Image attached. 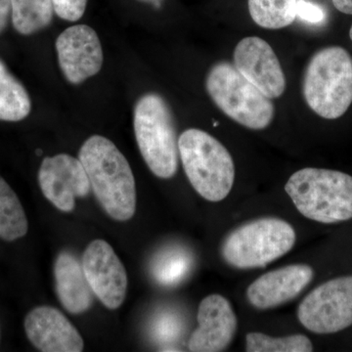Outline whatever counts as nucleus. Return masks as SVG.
Wrapping results in <instances>:
<instances>
[{
    "label": "nucleus",
    "mask_w": 352,
    "mask_h": 352,
    "mask_svg": "<svg viewBox=\"0 0 352 352\" xmlns=\"http://www.w3.org/2000/svg\"><path fill=\"white\" fill-rule=\"evenodd\" d=\"M91 189L109 217L126 221L136 210V186L126 157L112 141L100 135L87 139L78 154Z\"/></svg>",
    "instance_id": "1"
},
{
    "label": "nucleus",
    "mask_w": 352,
    "mask_h": 352,
    "mask_svg": "<svg viewBox=\"0 0 352 352\" xmlns=\"http://www.w3.org/2000/svg\"><path fill=\"white\" fill-rule=\"evenodd\" d=\"M60 68L74 85L85 82L99 73L103 64V51L96 32L87 25L65 30L56 41Z\"/></svg>",
    "instance_id": "12"
},
{
    "label": "nucleus",
    "mask_w": 352,
    "mask_h": 352,
    "mask_svg": "<svg viewBox=\"0 0 352 352\" xmlns=\"http://www.w3.org/2000/svg\"><path fill=\"white\" fill-rule=\"evenodd\" d=\"M10 10L11 0H0V32L6 29Z\"/></svg>",
    "instance_id": "25"
},
{
    "label": "nucleus",
    "mask_w": 352,
    "mask_h": 352,
    "mask_svg": "<svg viewBox=\"0 0 352 352\" xmlns=\"http://www.w3.org/2000/svg\"><path fill=\"white\" fill-rule=\"evenodd\" d=\"M53 11L51 0H11L14 28L22 34H32L47 27Z\"/></svg>",
    "instance_id": "20"
},
{
    "label": "nucleus",
    "mask_w": 352,
    "mask_h": 352,
    "mask_svg": "<svg viewBox=\"0 0 352 352\" xmlns=\"http://www.w3.org/2000/svg\"><path fill=\"white\" fill-rule=\"evenodd\" d=\"M296 16L309 23H320L325 18V14L320 7L305 0H298Z\"/></svg>",
    "instance_id": "24"
},
{
    "label": "nucleus",
    "mask_w": 352,
    "mask_h": 352,
    "mask_svg": "<svg viewBox=\"0 0 352 352\" xmlns=\"http://www.w3.org/2000/svg\"><path fill=\"white\" fill-rule=\"evenodd\" d=\"M31 109L27 90L0 60V120L19 122L28 117Z\"/></svg>",
    "instance_id": "17"
},
{
    "label": "nucleus",
    "mask_w": 352,
    "mask_h": 352,
    "mask_svg": "<svg viewBox=\"0 0 352 352\" xmlns=\"http://www.w3.org/2000/svg\"><path fill=\"white\" fill-rule=\"evenodd\" d=\"M294 227L277 217L247 222L229 233L221 245V256L232 267H264L288 254L296 244Z\"/></svg>",
    "instance_id": "6"
},
{
    "label": "nucleus",
    "mask_w": 352,
    "mask_h": 352,
    "mask_svg": "<svg viewBox=\"0 0 352 352\" xmlns=\"http://www.w3.org/2000/svg\"><path fill=\"white\" fill-rule=\"evenodd\" d=\"M298 0H248L252 19L259 27L279 30L296 20Z\"/></svg>",
    "instance_id": "19"
},
{
    "label": "nucleus",
    "mask_w": 352,
    "mask_h": 352,
    "mask_svg": "<svg viewBox=\"0 0 352 352\" xmlns=\"http://www.w3.org/2000/svg\"><path fill=\"white\" fill-rule=\"evenodd\" d=\"M29 229L22 204L8 183L0 176V237L14 241L24 237Z\"/></svg>",
    "instance_id": "18"
},
{
    "label": "nucleus",
    "mask_w": 352,
    "mask_h": 352,
    "mask_svg": "<svg viewBox=\"0 0 352 352\" xmlns=\"http://www.w3.org/2000/svg\"><path fill=\"white\" fill-rule=\"evenodd\" d=\"M285 191L308 219L333 224L352 219V176L347 173L302 168L291 175Z\"/></svg>",
    "instance_id": "2"
},
{
    "label": "nucleus",
    "mask_w": 352,
    "mask_h": 352,
    "mask_svg": "<svg viewBox=\"0 0 352 352\" xmlns=\"http://www.w3.org/2000/svg\"><path fill=\"white\" fill-rule=\"evenodd\" d=\"M38 182L44 197L64 212H71L76 198L87 196L91 190L82 162L68 154L45 157L39 168Z\"/></svg>",
    "instance_id": "10"
},
{
    "label": "nucleus",
    "mask_w": 352,
    "mask_h": 352,
    "mask_svg": "<svg viewBox=\"0 0 352 352\" xmlns=\"http://www.w3.org/2000/svg\"><path fill=\"white\" fill-rule=\"evenodd\" d=\"M206 87L215 105L241 126L261 131L274 119L275 107L271 99L228 62L212 67Z\"/></svg>",
    "instance_id": "7"
},
{
    "label": "nucleus",
    "mask_w": 352,
    "mask_h": 352,
    "mask_svg": "<svg viewBox=\"0 0 352 352\" xmlns=\"http://www.w3.org/2000/svg\"><path fill=\"white\" fill-rule=\"evenodd\" d=\"M333 6L340 12L352 15V0H332Z\"/></svg>",
    "instance_id": "26"
},
{
    "label": "nucleus",
    "mask_w": 352,
    "mask_h": 352,
    "mask_svg": "<svg viewBox=\"0 0 352 352\" xmlns=\"http://www.w3.org/2000/svg\"><path fill=\"white\" fill-rule=\"evenodd\" d=\"M55 285L60 302L72 314L87 311L94 303V292L83 272L82 264L72 252H62L54 265Z\"/></svg>",
    "instance_id": "16"
},
{
    "label": "nucleus",
    "mask_w": 352,
    "mask_h": 352,
    "mask_svg": "<svg viewBox=\"0 0 352 352\" xmlns=\"http://www.w3.org/2000/svg\"><path fill=\"white\" fill-rule=\"evenodd\" d=\"M183 168L197 193L208 201L224 200L235 180V164L228 150L217 138L189 129L178 138Z\"/></svg>",
    "instance_id": "3"
},
{
    "label": "nucleus",
    "mask_w": 352,
    "mask_h": 352,
    "mask_svg": "<svg viewBox=\"0 0 352 352\" xmlns=\"http://www.w3.org/2000/svg\"><path fill=\"white\" fill-rule=\"evenodd\" d=\"M349 36H351V41H352V25H351V31H349Z\"/></svg>",
    "instance_id": "27"
},
{
    "label": "nucleus",
    "mask_w": 352,
    "mask_h": 352,
    "mask_svg": "<svg viewBox=\"0 0 352 352\" xmlns=\"http://www.w3.org/2000/svg\"><path fill=\"white\" fill-rule=\"evenodd\" d=\"M55 13L61 19L76 22L82 17L87 0H51Z\"/></svg>",
    "instance_id": "23"
},
{
    "label": "nucleus",
    "mask_w": 352,
    "mask_h": 352,
    "mask_svg": "<svg viewBox=\"0 0 352 352\" xmlns=\"http://www.w3.org/2000/svg\"><path fill=\"white\" fill-rule=\"evenodd\" d=\"M314 277V271L307 264H291L261 275L248 287L245 296L254 308L270 309L294 300Z\"/></svg>",
    "instance_id": "14"
},
{
    "label": "nucleus",
    "mask_w": 352,
    "mask_h": 352,
    "mask_svg": "<svg viewBox=\"0 0 352 352\" xmlns=\"http://www.w3.org/2000/svg\"><path fill=\"white\" fill-rule=\"evenodd\" d=\"M189 254L182 249H170L160 254L153 263L152 273L162 285L171 286L186 277L191 267Z\"/></svg>",
    "instance_id": "22"
},
{
    "label": "nucleus",
    "mask_w": 352,
    "mask_h": 352,
    "mask_svg": "<svg viewBox=\"0 0 352 352\" xmlns=\"http://www.w3.org/2000/svg\"><path fill=\"white\" fill-rule=\"evenodd\" d=\"M198 328L190 337L193 352H219L228 347L237 331V317L230 302L219 294L206 296L197 314Z\"/></svg>",
    "instance_id": "13"
},
{
    "label": "nucleus",
    "mask_w": 352,
    "mask_h": 352,
    "mask_svg": "<svg viewBox=\"0 0 352 352\" xmlns=\"http://www.w3.org/2000/svg\"><path fill=\"white\" fill-rule=\"evenodd\" d=\"M298 319L310 332L327 335L352 325V275L333 278L312 289L298 307Z\"/></svg>",
    "instance_id": "8"
},
{
    "label": "nucleus",
    "mask_w": 352,
    "mask_h": 352,
    "mask_svg": "<svg viewBox=\"0 0 352 352\" xmlns=\"http://www.w3.org/2000/svg\"><path fill=\"white\" fill-rule=\"evenodd\" d=\"M234 66L268 98H278L286 90V78L270 44L258 36L239 41L234 50Z\"/></svg>",
    "instance_id": "11"
},
{
    "label": "nucleus",
    "mask_w": 352,
    "mask_h": 352,
    "mask_svg": "<svg viewBox=\"0 0 352 352\" xmlns=\"http://www.w3.org/2000/svg\"><path fill=\"white\" fill-rule=\"evenodd\" d=\"M82 268L90 288L109 309H117L126 298L127 275L124 264L106 241H92L83 252Z\"/></svg>",
    "instance_id": "9"
},
{
    "label": "nucleus",
    "mask_w": 352,
    "mask_h": 352,
    "mask_svg": "<svg viewBox=\"0 0 352 352\" xmlns=\"http://www.w3.org/2000/svg\"><path fill=\"white\" fill-rule=\"evenodd\" d=\"M134 133L141 155L157 177L168 179L177 173L178 138L170 106L161 95L141 97L134 110Z\"/></svg>",
    "instance_id": "5"
},
{
    "label": "nucleus",
    "mask_w": 352,
    "mask_h": 352,
    "mask_svg": "<svg viewBox=\"0 0 352 352\" xmlns=\"http://www.w3.org/2000/svg\"><path fill=\"white\" fill-rule=\"evenodd\" d=\"M248 352H310L314 351L311 340L305 335L270 337L263 333H249L245 337Z\"/></svg>",
    "instance_id": "21"
},
{
    "label": "nucleus",
    "mask_w": 352,
    "mask_h": 352,
    "mask_svg": "<svg viewBox=\"0 0 352 352\" xmlns=\"http://www.w3.org/2000/svg\"><path fill=\"white\" fill-rule=\"evenodd\" d=\"M30 342L43 352H80L85 342L75 326L57 308L38 307L25 319Z\"/></svg>",
    "instance_id": "15"
},
{
    "label": "nucleus",
    "mask_w": 352,
    "mask_h": 352,
    "mask_svg": "<svg viewBox=\"0 0 352 352\" xmlns=\"http://www.w3.org/2000/svg\"><path fill=\"white\" fill-rule=\"evenodd\" d=\"M302 92L307 105L319 117L336 120L352 103V57L340 46L317 51L308 62Z\"/></svg>",
    "instance_id": "4"
}]
</instances>
